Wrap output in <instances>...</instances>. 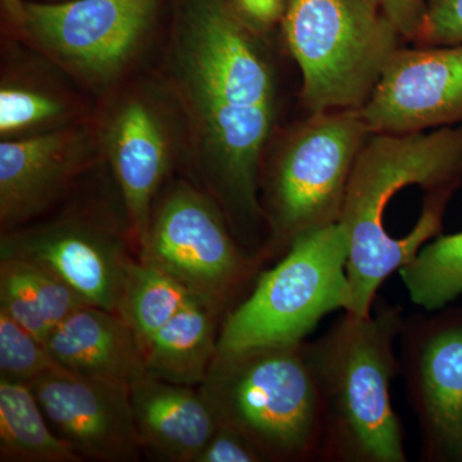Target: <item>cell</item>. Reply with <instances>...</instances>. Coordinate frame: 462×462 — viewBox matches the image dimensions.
<instances>
[{
  "label": "cell",
  "instance_id": "cell-1",
  "mask_svg": "<svg viewBox=\"0 0 462 462\" xmlns=\"http://www.w3.org/2000/svg\"><path fill=\"white\" fill-rule=\"evenodd\" d=\"M461 181L462 125L378 134L365 143L339 218L349 242L346 312L372 314L383 282L439 233L449 194Z\"/></svg>",
  "mask_w": 462,
  "mask_h": 462
},
{
  "label": "cell",
  "instance_id": "cell-2",
  "mask_svg": "<svg viewBox=\"0 0 462 462\" xmlns=\"http://www.w3.org/2000/svg\"><path fill=\"white\" fill-rule=\"evenodd\" d=\"M185 66L217 173L218 193L245 223L263 215L260 157L272 129V75L225 0H196Z\"/></svg>",
  "mask_w": 462,
  "mask_h": 462
},
{
  "label": "cell",
  "instance_id": "cell-3",
  "mask_svg": "<svg viewBox=\"0 0 462 462\" xmlns=\"http://www.w3.org/2000/svg\"><path fill=\"white\" fill-rule=\"evenodd\" d=\"M402 309L379 300L375 314L340 318L309 345L324 402L321 460L406 462L392 380L400 372L394 342Z\"/></svg>",
  "mask_w": 462,
  "mask_h": 462
},
{
  "label": "cell",
  "instance_id": "cell-4",
  "mask_svg": "<svg viewBox=\"0 0 462 462\" xmlns=\"http://www.w3.org/2000/svg\"><path fill=\"white\" fill-rule=\"evenodd\" d=\"M200 392L266 461L321 460L324 402L306 343L216 355Z\"/></svg>",
  "mask_w": 462,
  "mask_h": 462
},
{
  "label": "cell",
  "instance_id": "cell-5",
  "mask_svg": "<svg viewBox=\"0 0 462 462\" xmlns=\"http://www.w3.org/2000/svg\"><path fill=\"white\" fill-rule=\"evenodd\" d=\"M349 242L339 223L294 240L242 303L225 316L217 354L302 343L330 312L348 309Z\"/></svg>",
  "mask_w": 462,
  "mask_h": 462
},
{
  "label": "cell",
  "instance_id": "cell-6",
  "mask_svg": "<svg viewBox=\"0 0 462 462\" xmlns=\"http://www.w3.org/2000/svg\"><path fill=\"white\" fill-rule=\"evenodd\" d=\"M284 29L315 115L363 107L397 51L396 27L365 0H291Z\"/></svg>",
  "mask_w": 462,
  "mask_h": 462
},
{
  "label": "cell",
  "instance_id": "cell-7",
  "mask_svg": "<svg viewBox=\"0 0 462 462\" xmlns=\"http://www.w3.org/2000/svg\"><path fill=\"white\" fill-rule=\"evenodd\" d=\"M370 132L358 109L316 114L284 152L269 188V217L279 249L339 223L356 158Z\"/></svg>",
  "mask_w": 462,
  "mask_h": 462
},
{
  "label": "cell",
  "instance_id": "cell-8",
  "mask_svg": "<svg viewBox=\"0 0 462 462\" xmlns=\"http://www.w3.org/2000/svg\"><path fill=\"white\" fill-rule=\"evenodd\" d=\"M138 254L223 312L264 261L242 249L216 206L189 188L163 200Z\"/></svg>",
  "mask_w": 462,
  "mask_h": 462
},
{
  "label": "cell",
  "instance_id": "cell-9",
  "mask_svg": "<svg viewBox=\"0 0 462 462\" xmlns=\"http://www.w3.org/2000/svg\"><path fill=\"white\" fill-rule=\"evenodd\" d=\"M400 372L427 461L462 462V312L404 320Z\"/></svg>",
  "mask_w": 462,
  "mask_h": 462
},
{
  "label": "cell",
  "instance_id": "cell-10",
  "mask_svg": "<svg viewBox=\"0 0 462 462\" xmlns=\"http://www.w3.org/2000/svg\"><path fill=\"white\" fill-rule=\"evenodd\" d=\"M358 112L370 134L462 123V44L397 51Z\"/></svg>",
  "mask_w": 462,
  "mask_h": 462
},
{
  "label": "cell",
  "instance_id": "cell-11",
  "mask_svg": "<svg viewBox=\"0 0 462 462\" xmlns=\"http://www.w3.org/2000/svg\"><path fill=\"white\" fill-rule=\"evenodd\" d=\"M58 436L81 457L105 462L141 458L130 388L87 378L63 367L29 383Z\"/></svg>",
  "mask_w": 462,
  "mask_h": 462
},
{
  "label": "cell",
  "instance_id": "cell-12",
  "mask_svg": "<svg viewBox=\"0 0 462 462\" xmlns=\"http://www.w3.org/2000/svg\"><path fill=\"white\" fill-rule=\"evenodd\" d=\"M0 256L32 263L71 288L87 305L116 314L133 261L120 240L80 223L5 236Z\"/></svg>",
  "mask_w": 462,
  "mask_h": 462
},
{
  "label": "cell",
  "instance_id": "cell-13",
  "mask_svg": "<svg viewBox=\"0 0 462 462\" xmlns=\"http://www.w3.org/2000/svg\"><path fill=\"white\" fill-rule=\"evenodd\" d=\"M157 0L27 5L30 25L54 50L97 72L115 69L139 41Z\"/></svg>",
  "mask_w": 462,
  "mask_h": 462
},
{
  "label": "cell",
  "instance_id": "cell-14",
  "mask_svg": "<svg viewBox=\"0 0 462 462\" xmlns=\"http://www.w3.org/2000/svg\"><path fill=\"white\" fill-rule=\"evenodd\" d=\"M63 369L130 388L148 375L145 355L132 328L116 312L83 306L51 331L45 342Z\"/></svg>",
  "mask_w": 462,
  "mask_h": 462
},
{
  "label": "cell",
  "instance_id": "cell-15",
  "mask_svg": "<svg viewBox=\"0 0 462 462\" xmlns=\"http://www.w3.org/2000/svg\"><path fill=\"white\" fill-rule=\"evenodd\" d=\"M134 420L143 449L173 462H194L218 427L202 392L153 376L130 387Z\"/></svg>",
  "mask_w": 462,
  "mask_h": 462
},
{
  "label": "cell",
  "instance_id": "cell-16",
  "mask_svg": "<svg viewBox=\"0 0 462 462\" xmlns=\"http://www.w3.org/2000/svg\"><path fill=\"white\" fill-rule=\"evenodd\" d=\"M111 148L130 233L138 251L151 223L152 200L166 171L165 139L151 112L141 103H132L116 120Z\"/></svg>",
  "mask_w": 462,
  "mask_h": 462
},
{
  "label": "cell",
  "instance_id": "cell-17",
  "mask_svg": "<svg viewBox=\"0 0 462 462\" xmlns=\"http://www.w3.org/2000/svg\"><path fill=\"white\" fill-rule=\"evenodd\" d=\"M221 315L218 307L199 300L173 316L145 351L149 375L171 384L202 385L217 355Z\"/></svg>",
  "mask_w": 462,
  "mask_h": 462
},
{
  "label": "cell",
  "instance_id": "cell-18",
  "mask_svg": "<svg viewBox=\"0 0 462 462\" xmlns=\"http://www.w3.org/2000/svg\"><path fill=\"white\" fill-rule=\"evenodd\" d=\"M60 134L0 144V216L12 225L35 214L50 200L65 173Z\"/></svg>",
  "mask_w": 462,
  "mask_h": 462
},
{
  "label": "cell",
  "instance_id": "cell-19",
  "mask_svg": "<svg viewBox=\"0 0 462 462\" xmlns=\"http://www.w3.org/2000/svg\"><path fill=\"white\" fill-rule=\"evenodd\" d=\"M30 384L0 378V460L80 462L74 447L51 430Z\"/></svg>",
  "mask_w": 462,
  "mask_h": 462
},
{
  "label": "cell",
  "instance_id": "cell-20",
  "mask_svg": "<svg viewBox=\"0 0 462 462\" xmlns=\"http://www.w3.org/2000/svg\"><path fill=\"white\" fill-rule=\"evenodd\" d=\"M199 300L203 298L169 273L141 260H133L125 276L117 314L132 328L145 355L158 331L182 309Z\"/></svg>",
  "mask_w": 462,
  "mask_h": 462
},
{
  "label": "cell",
  "instance_id": "cell-21",
  "mask_svg": "<svg viewBox=\"0 0 462 462\" xmlns=\"http://www.w3.org/2000/svg\"><path fill=\"white\" fill-rule=\"evenodd\" d=\"M416 306L437 311L462 294V231L428 243L400 269Z\"/></svg>",
  "mask_w": 462,
  "mask_h": 462
},
{
  "label": "cell",
  "instance_id": "cell-22",
  "mask_svg": "<svg viewBox=\"0 0 462 462\" xmlns=\"http://www.w3.org/2000/svg\"><path fill=\"white\" fill-rule=\"evenodd\" d=\"M58 366L44 343L0 310V378L29 384Z\"/></svg>",
  "mask_w": 462,
  "mask_h": 462
},
{
  "label": "cell",
  "instance_id": "cell-23",
  "mask_svg": "<svg viewBox=\"0 0 462 462\" xmlns=\"http://www.w3.org/2000/svg\"><path fill=\"white\" fill-rule=\"evenodd\" d=\"M0 310L44 345L54 329L38 291L30 282L25 263L14 258L0 260Z\"/></svg>",
  "mask_w": 462,
  "mask_h": 462
},
{
  "label": "cell",
  "instance_id": "cell-24",
  "mask_svg": "<svg viewBox=\"0 0 462 462\" xmlns=\"http://www.w3.org/2000/svg\"><path fill=\"white\" fill-rule=\"evenodd\" d=\"M60 106L50 97L30 90L5 88L0 91V132L26 129L60 114Z\"/></svg>",
  "mask_w": 462,
  "mask_h": 462
},
{
  "label": "cell",
  "instance_id": "cell-25",
  "mask_svg": "<svg viewBox=\"0 0 462 462\" xmlns=\"http://www.w3.org/2000/svg\"><path fill=\"white\" fill-rule=\"evenodd\" d=\"M416 39L430 47L462 44V0H431Z\"/></svg>",
  "mask_w": 462,
  "mask_h": 462
},
{
  "label": "cell",
  "instance_id": "cell-26",
  "mask_svg": "<svg viewBox=\"0 0 462 462\" xmlns=\"http://www.w3.org/2000/svg\"><path fill=\"white\" fill-rule=\"evenodd\" d=\"M264 457L239 431L218 424L194 462H263Z\"/></svg>",
  "mask_w": 462,
  "mask_h": 462
},
{
  "label": "cell",
  "instance_id": "cell-27",
  "mask_svg": "<svg viewBox=\"0 0 462 462\" xmlns=\"http://www.w3.org/2000/svg\"><path fill=\"white\" fill-rule=\"evenodd\" d=\"M380 5L384 16L396 27L398 33L416 38L424 17L422 0H382Z\"/></svg>",
  "mask_w": 462,
  "mask_h": 462
},
{
  "label": "cell",
  "instance_id": "cell-28",
  "mask_svg": "<svg viewBox=\"0 0 462 462\" xmlns=\"http://www.w3.org/2000/svg\"><path fill=\"white\" fill-rule=\"evenodd\" d=\"M245 14L261 25L275 23L282 14V0H238Z\"/></svg>",
  "mask_w": 462,
  "mask_h": 462
},
{
  "label": "cell",
  "instance_id": "cell-29",
  "mask_svg": "<svg viewBox=\"0 0 462 462\" xmlns=\"http://www.w3.org/2000/svg\"><path fill=\"white\" fill-rule=\"evenodd\" d=\"M5 5H7L9 9H11L12 12H16V14H20V0H5Z\"/></svg>",
  "mask_w": 462,
  "mask_h": 462
},
{
  "label": "cell",
  "instance_id": "cell-30",
  "mask_svg": "<svg viewBox=\"0 0 462 462\" xmlns=\"http://www.w3.org/2000/svg\"><path fill=\"white\" fill-rule=\"evenodd\" d=\"M365 2H366L367 5H372L373 8L378 9L382 0H365Z\"/></svg>",
  "mask_w": 462,
  "mask_h": 462
}]
</instances>
